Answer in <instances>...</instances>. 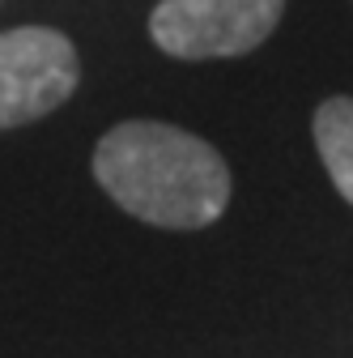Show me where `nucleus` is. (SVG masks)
I'll use <instances>...</instances> for the list:
<instances>
[{
	"instance_id": "nucleus-4",
	"label": "nucleus",
	"mask_w": 353,
	"mask_h": 358,
	"mask_svg": "<svg viewBox=\"0 0 353 358\" xmlns=\"http://www.w3.org/2000/svg\"><path fill=\"white\" fill-rule=\"evenodd\" d=\"M315 145L336 192L353 205V99H328L315 111Z\"/></svg>"
},
{
	"instance_id": "nucleus-2",
	"label": "nucleus",
	"mask_w": 353,
	"mask_h": 358,
	"mask_svg": "<svg viewBox=\"0 0 353 358\" xmlns=\"http://www.w3.org/2000/svg\"><path fill=\"white\" fill-rule=\"evenodd\" d=\"M285 0H162L149 17L153 43L174 60H226L260 48Z\"/></svg>"
},
{
	"instance_id": "nucleus-3",
	"label": "nucleus",
	"mask_w": 353,
	"mask_h": 358,
	"mask_svg": "<svg viewBox=\"0 0 353 358\" xmlns=\"http://www.w3.org/2000/svg\"><path fill=\"white\" fill-rule=\"evenodd\" d=\"M77 73V52L60 30H5L0 34V128H22L68 103Z\"/></svg>"
},
{
	"instance_id": "nucleus-1",
	"label": "nucleus",
	"mask_w": 353,
	"mask_h": 358,
	"mask_svg": "<svg viewBox=\"0 0 353 358\" xmlns=\"http://www.w3.org/2000/svg\"><path fill=\"white\" fill-rule=\"evenodd\" d=\"M94 175L119 209L166 231L213 227L230 201L222 154L158 120L115 124L94 150Z\"/></svg>"
}]
</instances>
